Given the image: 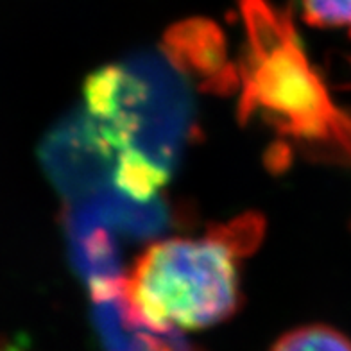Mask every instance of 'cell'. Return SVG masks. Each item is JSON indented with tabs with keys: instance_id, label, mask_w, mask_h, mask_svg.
I'll use <instances>...</instances> for the list:
<instances>
[{
	"instance_id": "6da1fadb",
	"label": "cell",
	"mask_w": 351,
	"mask_h": 351,
	"mask_svg": "<svg viewBox=\"0 0 351 351\" xmlns=\"http://www.w3.org/2000/svg\"><path fill=\"white\" fill-rule=\"evenodd\" d=\"M84 113L115 156V186L138 201L156 197L194 124V99L178 58L143 52L93 72Z\"/></svg>"
},
{
	"instance_id": "7a4b0ae2",
	"label": "cell",
	"mask_w": 351,
	"mask_h": 351,
	"mask_svg": "<svg viewBox=\"0 0 351 351\" xmlns=\"http://www.w3.org/2000/svg\"><path fill=\"white\" fill-rule=\"evenodd\" d=\"M124 292L136 317L156 332L210 328L239 306L235 242L221 235L156 242L134 262Z\"/></svg>"
},
{
	"instance_id": "3957f363",
	"label": "cell",
	"mask_w": 351,
	"mask_h": 351,
	"mask_svg": "<svg viewBox=\"0 0 351 351\" xmlns=\"http://www.w3.org/2000/svg\"><path fill=\"white\" fill-rule=\"evenodd\" d=\"M40 162L70 204L115 186V156L84 110L66 117L40 145Z\"/></svg>"
},
{
	"instance_id": "277c9868",
	"label": "cell",
	"mask_w": 351,
	"mask_h": 351,
	"mask_svg": "<svg viewBox=\"0 0 351 351\" xmlns=\"http://www.w3.org/2000/svg\"><path fill=\"white\" fill-rule=\"evenodd\" d=\"M271 351H351V341L326 324H308L285 333Z\"/></svg>"
},
{
	"instance_id": "5b68a950",
	"label": "cell",
	"mask_w": 351,
	"mask_h": 351,
	"mask_svg": "<svg viewBox=\"0 0 351 351\" xmlns=\"http://www.w3.org/2000/svg\"><path fill=\"white\" fill-rule=\"evenodd\" d=\"M303 13L317 27L351 31V0H303Z\"/></svg>"
},
{
	"instance_id": "8992f818",
	"label": "cell",
	"mask_w": 351,
	"mask_h": 351,
	"mask_svg": "<svg viewBox=\"0 0 351 351\" xmlns=\"http://www.w3.org/2000/svg\"><path fill=\"white\" fill-rule=\"evenodd\" d=\"M0 351H25L20 344H14V342H8L4 339H0Z\"/></svg>"
}]
</instances>
